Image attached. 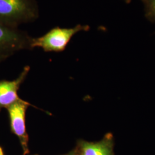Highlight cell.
Segmentation results:
<instances>
[{"label": "cell", "mask_w": 155, "mask_h": 155, "mask_svg": "<svg viewBox=\"0 0 155 155\" xmlns=\"http://www.w3.org/2000/svg\"><path fill=\"white\" fill-rule=\"evenodd\" d=\"M38 16L33 0H0V24L17 28L23 23L33 21Z\"/></svg>", "instance_id": "cell-1"}, {"label": "cell", "mask_w": 155, "mask_h": 155, "mask_svg": "<svg viewBox=\"0 0 155 155\" xmlns=\"http://www.w3.org/2000/svg\"><path fill=\"white\" fill-rule=\"evenodd\" d=\"M89 28V25L81 24L73 28H53L41 37L32 38L31 48L40 47L46 52H61L65 50L74 35L81 31H87Z\"/></svg>", "instance_id": "cell-2"}, {"label": "cell", "mask_w": 155, "mask_h": 155, "mask_svg": "<svg viewBox=\"0 0 155 155\" xmlns=\"http://www.w3.org/2000/svg\"><path fill=\"white\" fill-rule=\"evenodd\" d=\"M31 104L21 100L14 103L6 109L10 118L12 132L19 139L21 145L24 155L29 152L28 149V133L26 128V111Z\"/></svg>", "instance_id": "cell-3"}, {"label": "cell", "mask_w": 155, "mask_h": 155, "mask_svg": "<svg viewBox=\"0 0 155 155\" xmlns=\"http://www.w3.org/2000/svg\"><path fill=\"white\" fill-rule=\"evenodd\" d=\"M32 38L17 28L0 24V52L8 56L18 50L31 48Z\"/></svg>", "instance_id": "cell-4"}, {"label": "cell", "mask_w": 155, "mask_h": 155, "mask_svg": "<svg viewBox=\"0 0 155 155\" xmlns=\"http://www.w3.org/2000/svg\"><path fill=\"white\" fill-rule=\"evenodd\" d=\"M29 70V67H25L20 76L16 79L12 81H0V110L21 100L18 95L17 91L21 84L28 75Z\"/></svg>", "instance_id": "cell-5"}, {"label": "cell", "mask_w": 155, "mask_h": 155, "mask_svg": "<svg viewBox=\"0 0 155 155\" xmlns=\"http://www.w3.org/2000/svg\"><path fill=\"white\" fill-rule=\"evenodd\" d=\"M114 137L106 133L99 141H80L76 155H114Z\"/></svg>", "instance_id": "cell-6"}, {"label": "cell", "mask_w": 155, "mask_h": 155, "mask_svg": "<svg viewBox=\"0 0 155 155\" xmlns=\"http://www.w3.org/2000/svg\"><path fill=\"white\" fill-rule=\"evenodd\" d=\"M144 6L145 15L150 21L155 23V0H141Z\"/></svg>", "instance_id": "cell-7"}, {"label": "cell", "mask_w": 155, "mask_h": 155, "mask_svg": "<svg viewBox=\"0 0 155 155\" xmlns=\"http://www.w3.org/2000/svg\"><path fill=\"white\" fill-rule=\"evenodd\" d=\"M6 57H7L6 55L3 54V53H2V52H0V61H2V60H3V59H4Z\"/></svg>", "instance_id": "cell-8"}, {"label": "cell", "mask_w": 155, "mask_h": 155, "mask_svg": "<svg viewBox=\"0 0 155 155\" xmlns=\"http://www.w3.org/2000/svg\"><path fill=\"white\" fill-rule=\"evenodd\" d=\"M0 155H4L3 150H2V149L1 147H0Z\"/></svg>", "instance_id": "cell-9"}, {"label": "cell", "mask_w": 155, "mask_h": 155, "mask_svg": "<svg viewBox=\"0 0 155 155\" xmlns=\"http://www.w3.org/2000/svg\"><path fill=\"white\" fill-rule=\"evenodd\" d=\"M123 1H124L126 3H127V4H129L130 1H131V0H123Z\"/></svg>", "instance_id": "cell-10"}, {"label": "cell", "mask_w": 155, "mask_h": 155, "mask_svg": "<svg viewBox=\"0 0 155 155\" xmlns=\"http://www.w3.org/2000/svg\"><path fill=\"white\" fill-rule=\"evenodd\" d=\"M76 155V154H75V153H74V152H72V153H70L67 154V155Z\"/></svg>", "instance_id": "cell-11"}]
</instances>
